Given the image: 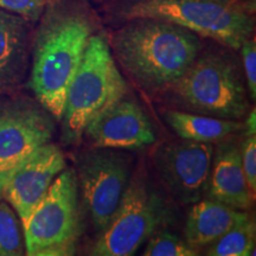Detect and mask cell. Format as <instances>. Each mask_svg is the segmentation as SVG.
Returning a JSON list of instances; mask_svg holds the SVG:
<instances>
[{
  "mask_svg": "<svg viewBox=\"0 0 256 256\" xmlns=\"http://www.w3.org/2000/svg\"><path fill=\"white\" fill-rule=\"evenodd\" d=\"M206 197L240 210H249L255 197L243 174L241 152L235 142H222L215 147Z\"/></svg>",
  "mask_w": 256,
  "mask_h": 256,
  "instance_id": "5bb4252c",
  "label": "cell"
},
{
  "mask_svg": "<svg viewBox=\"0 0 256 256\" xmlns=\"http://www.w3.org/2000/svg\"><path fill=\"white\" fill-rule=\"evenodd\" d=\"M145 256H196L200 252L191 247L188 243L179 238L177 234L168 229H158L148 238Z\"/></svg>",
  "mask_w": 256,
  "mask_h": 256,
  "instance_id": "d6986e66",
  "label": "cell"
},
{
  "mask_svg": "<svg viewBox=\"0 0 256 256\" xmlns=\"http://www.w3.org/2000/svg\"><path fill=\"white\" fill-rule=\"evenodd\" d=\"M57 2V0H48V2Z\"/></svg>",
  "mask_w": 256,
  "mask_h": 256,
  "instance_id": "484cf974",
  "label": "cell"
},
{
  "mask_svg": "<svg viewBox=\"0 0 256 256\" xmlns=\"http://www.w3.org/2000/svg\"><path fill=\"white\" fill-rule=\"evenodd\" d=\"M90 2H92V4H94L95 6H98V5L104 4V2H106V0H90Z\"/></svg>",
  "mask_w": 256,
  "mask_h": 256,
  "instance_id": "cb8c5ba5",
  "label": "cell"
},
{
  "mask_svg": "<svg viewBox=\"0 0 256 256\" xmlns=\"http://www.w3.org/2000/svg\"><path fill=\"white\" fill-rule=\"evenodd\" d=\"M256 224L248 217L206 248L208 256H250L255 255Z\"/></svg>",
  "mask_w": 256,
  "mask_h": 256,
  "instance_id": "e0dca14e",
  "label": "cell"
},
{
  "mask_svg": "<svg viewBox=\"0 0 256 256\" xmlns=\"http://www.w3.org/2000/svg\"><path fill=\"white\" fill-rule=\"evenodd\" d=\"M243 174L252 196H256V138L247 136L240 147Z\"/></svg>",
  "mask_w": 256,
  "mask_h": 256,
  "instance_id": "7402d4cb",
  "label": "cell"
},
{
  "mask_svg": "<svg viewBox=\"0 0 256 256\" xmlns=\"http://www.w3.org/2000/svg\"><path fill=\"white\" fill-rule=\"evenodd\" d=\"M215 145L170 140L154 146L151 162L159 180L179 204H194L206 192Z\"/></svg>",
  "mask_w": 256,
  "mask_h": 256,
  "instance_id": "30bf717a",
  "label": "cell"
},
{
  "mask_svg": "<svg viewBox=\"0 0 256 256\" xmlns=\"http://www.w3.org/2000/svg\"><path fill=\"white\" fill-rule=\"evenodd\" d=\"M230 2H232V4H238V2H240V0H230Z\"/></svg>",
  "mask_w": 256,
  "mask_h": 256,
  "instance_id": "d4e9b609",
  "label": "cell"
},
{
  "mask_svg": "<svg viewBox=\"0 0 256 256\" xmlns=\"http://www.w3.org/2000/svg\"><path fill=\"white\" fill-rule=\"evenodd\" d=\"M57 120L34 96L0 95V188L19 162L52 142Z\"/></svg>",
  "mask_w": 256,
  "mask_h": 256,
  "instance_id": "9c48e42d",
  "label": "cell"
},
{
  "mask_svg": "<svg viewBox=\"0 0 256 256\" xmlns=\"http://www.w3.org/2000/svg\"><path fill=\"white\" fill-rule=\"evenodd\" d=\"M128 90L127 80L112 55L104 28L89 38L68 87L58 122L64 145L78 146L86 126Z\"/></svg>",
  "mask_w": 256,
  "mask_h": 256,
  "instance_id": "5b68a950",
  "label": "cell"
},
{
  "mask_svg": "<svg viewBox=\"0 0 256 256\" xmlns=\"http://www.w3.org/2000/svg\"><path fill=\"white\" fill-rule=\"evenodd\" d=\"M244 128H247V136H252L256 132V116H255V108H250V110L247 114V120H246Z\"/></svg>",
  "mask_w": 256,
  "mask_h": 256,
  "instance_id": "603a6c76",
  "label": "cell"
},
{
  "mask_svg": "<svg viewBox=\"0 0 256 256\" xmlns=\"http://www.w3.org/2000/svg\"><path fill=\"white\" fill-rule=\"evenodd\" d=\"M34 25L0 8V95L20 90L28 81Z\"/></svg>",
  "mask_w": 256,
  "mask_h": 256,
  "instance_id": "4fadbf2b",
  "label": "cell"
},
{
  "mask_svg": "<svg viewBox=\"0 0 256 256\" xmlns=\"http://www.w3.org/2000/svg\"><path fill=\"white\" fill-rule=\"evenodd\" d=\"M48 0H0V8L36 24Z\"/></svg>",
  "mask_w": 256,
  "mask_h": 256,
  "instance_id": "44dd1931",
  "label": "cell"
},
{
  "mask_svg": "<svg viewBox=\"0 0 256 256\" xmlns=\"http://www.w3.org/2000/svg\"><path fill=\"white\" fill-rule=\"evenodd\" d=\"M134 154L128 150L89 147L75 159L80 200L96 236L113 220L134 171Z\"/></svg>",
  "mask_w": 256,
  "mask_h": 256,
  "instance_id": "ba28073f",
  "label": "cell"
},
{
  "mask_svg": "<svg viewBox=\"0 0 256 256\" xmlns=\"http://www.w3.org/2000/svg\"><path fill=\"white\" fill-rule=\"evenodd\" d=\"M250 216L247 210L235 209L210 198L200 200L192 206L188 214L184 228L185 241L200 252Z\"/></svg>",
  "mask_w": 256,
  "mask_h": 256,
  "instance_id": "9a60e30c",
  "label": "cell"
},
{
  "mask_svg": "<svg viewBox=\"0 0 256 256\" xmlns=\"http://www.w3.org/2000/svg\"><path fill=\"white\" fill-rule=\"evenodd\" d=\"M104 28H115L133 18L170 22L238 51L255 36V16L230 0H106L96 6Z\"/></svg>",
  "mask_w": 256,
  "mask_h": 256,
  "instance_id": "277c9868",
  "label": "cell"
},
{
  "mask_svg": "<svg viewBox=\"0 0 256 256\" xmlns=\"http://www.w3.org/2000/svg\"><path fill=\"white\" fill-rule=\"evenodd\" d=\"M170 215L168 202L156 190L146 168L136 165L119 209L107 228L96 236L88 254L134 255L153 232L164 226Z\"/></svg>",
  "mask_w": 256,
  "mask_h": 256,
  "instance_id": "8992f818",
  "label": "cell"
},
{
  "mask_svg": "<svg viewBox=\"0 0 256 256\" xmlns=\"http://www.w3.org/2000/svg\"><path fill=\"white\" fill-rule=\"evenodd\" d=\"M241 62L244 72V80L247 82L249 100H256V40L252 36L242 44L238 49Z\"/></svg>",
  "mask_w": 256,
  "mask_h": 256,
  "instance_id": "ffe728a7",
  "label": "cell"
},
{
  "mask_svg": "<svg viewBox=\"0 0 256 256\" xmlns=\"http://www.w3.org/2000/svg\"><path fill=\"white\" fill-rule=\"evenodd\" d=\"M206 40L190 68L156 102L171 110L241 120L250 110L241 60L235 50Z\"/></svg>",
  "mask_w": 256,
  "mask_h": 256,
  "instance_id": "3957f363",
  "label": "cell"
},
{
  "mask_svg": "<svg viewBox=\"0 0 256 256\" xmlns=\"http://www.w3.org/2000/svg\"><path fill=\"white\" fill-rule=\"evenodd\" d=\"M104 28L90 0L48 2L32 34L28 87L60 122L89 38Z\"/></svg>",
  "mask_w": 256,
  "mask_h": 256,
  "instance_id": "6da1fadb",
  "label": "cell"
},
{
  "mask_svg": "<svg viewBox=\"0 0 256 256\" xmlns=\"http://www.w3.org/2000/svg\"><path fill=\"white\" fill-rule=\"evenodd\" d=\"M162 115L165 122L180 139L192 142H220L244 130V124L240 120L218 119L171 108L162 110Z\"/></svg>",
  "mask_w": 256,
  "mask_h": 256,
  "instance_id": "2e32d148",
  "label": "cell"
},
{
  "mask_svg": "<svg viewBox=\"0 0 256 256\" xmlns=\"http://www.w3.org/2000/svg\"><path fill=\"white\" fill-rule=\"evenodd\" d=\"M66 168L63 150L57 144L48 142L12 170L0 188V198L14 208L24 226Z\"/></svg>",
  "mask_w": 256,
  "mask_h": 256,
  "instance_id": "8fae6325",
  "label": "cell"
},
{
  "mask_svg": "<svg viewBox=\"0 0 256 256\" xmlns=\"http://www.w3.org/2000/svg\"><path fill=\"white\" fill-rule=\"evenodd\" d=\"M83 138L92 147L142 150L154 145L156 127L128 90L86 126Z\"/></svg>",
  "mask_w": 256,
  "mask_h": 256,
  "instance_id": "7c38bea8",
  "label": "cell"
},
{
  "mask_svg": "<svg viewBox=\"0 0 256 256\" xmlns=\"http://www.w3.org/2000/svg\"><path fill=\"white\" fill-rule=\"evenodd\" d=\"M106 34L124 78L153 101L190 68L204 42L180 25L142 17L106 28Z\"/></svg>",
  "mask_w": 256,
  "mask_h": 256,
  "instance_id": "7a4b0ae2",
  "label": "cell"
},
{
  "mask_svg": "<svg viewBox=\"0 0 256 256\" xmlns=\"http://www.w3.org/2000/svg\"><path fill=\"white\" fill-rule=\"evenodd\" d=\"M24 228L17 212L0 198V256L25 255Z\"/></svg>",
  "mask_w": 256,
  "mask_h": 256,
  "instance_id": "ac0fdd59",
  "label": "cell"
},
{
  "mask_svg": "<svg viewBox=\"0 0 256 256\" xmlns=\"http://www.w3.org/2000/svg\"><path fill=\"white\" fill-rule=\"evenodd\" d=\"M81 209L75 168H66L23 226L25 255L75 254L82 235Z\"/></svg>",
  "mask_w": 256,
  "mask_h": 256,
  "instance_id": "52a82bcc",
  "label": "cell"
}]
</instances>
